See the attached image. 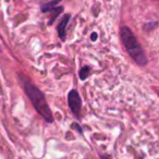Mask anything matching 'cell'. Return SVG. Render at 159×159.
I'll use <instances>...</instances> for the list:
<instances>
[{"mask_svg": "<svg viewBox=\"0 0 159 159\" xmlns=\"http://www.w3.org/2000/svg\"><path fill=\"white\" fill-rule=\"evenodd\" d=\"M19 79H20V82L22 83V86L25 91V94L29 96L30 100H31V102L33 104L36 111H37V112L44 118L45 121H47L48 123L53 122L52 112H51L50 108H49V105L47 104L46 97H45L44 93L23 74H19Z\"/></svg>", "mask_w": 159, "mask_h": 159, "instance_id": "obj_1", "label": "cell"}, {"mask_svg": "<svg viewBox=\"0 0 159 159\" xmlns=\"http://www.w3.org/2000/svg\"><path fill=\"white\" fill-rule=\"evenodd\" d=\"M120 35L121 39L125 47L126 51L131 56L133 60L136 62L139 66H144L147 63V57L145 55V51L143 50L142 46L139 45L137 38L133 34V32L128 26H122L120 30Z\"/></svg>", "mask_w": 159, "mask_h": 159, "instance_id": "obj_2", "label": "cell"}, {"mask_svg": "<svg viewBox=\"0 0 159 159\" xmlns=\"http://www.w3.org/2000/svg\"><path fill=\"white\" fill-rule=\"evenodd\" d=\"M68 104L73 115L76 118H80L79 115H80V110H81V107H82V102H81V97H80L79 93L75 89H72L69 93Z\"/></svg>", "mask_w": 159, "mask_h": 159, "instance_id": "obj_3", "label": "cell"}, {"mask_svg": "<svg viewBox=\"0 0 159 159\" xmlns=\"http://www.w3.org/2000/svg\"><path fill=\"white\" fill-rule=\"evenodd\" d=\"M70 14H66V16H62L61 21L59 22L57 26V31L58 34H59V37L61 38L62 40L66 39V25H68L69 21H70Z\"/></svg>", "mask_w": 159, "mask_h": 159, "instance_id": "obj_4", "label": "cell"}, {"mask_svg": "<svg viewBox=\"0 0 159 159\" xmlns=\"http://www.w3.org/2000/svg\"><path fill=\"white\" fill-rule=\"evenodd\" d=\"M91 71H92V69L89 68V66H82V68L80 69V72H79V76H80V79L82 80V81H84V80H86L87 77H89V75L91 74Z\"/></svg>", "mask_w": 159, "mask_h": 159, "instance_id": "obj_5", "label": "cell"}, {"mask_svg": "<svg viewBox=\"0 0 159 159\" xmlns=\"http://www.w3.org/2000/svg\"><path fill=\"white\" fill-rule=\"evenodd\" d=\"M60 1H61V0H52V1H50V2L45 3V5L42 6V11L43 12L51 11V10H52L53 8H56V6H57L58 3L60 2Z\"/></svg>", "mask_w": 159, "mask_h": 159, "instance_id": "obj_6", "label": "cell"}, {"mask_svg": "<svg viewBox=\"0 0 159 159\" xmlns=\"http://www.w3.org/2000/svg\"><path fill=\"white\" fill-rule=\"evenodd\" d=\"M72 128H73V129H76V131H77L79 133H82V129L80 128V126H77V124L73 123V124H72Z\"/></svg>", "mask_w": 159, "mask_h": 159, "instance_id": "obj_7", "label": "cell"}, {"mask_svg": "<svg viewBox=\"0 0 159 159\" xmlns=\"http://www.w3.org/2000/svg\"><path fill=\"white\" fill-rule=\"evenodd\" d=\"M96 37H97V34H96V33L92 34V40H96Z\"/></svg>", "mask_w": 159, "mask_h": 159, "instance_id": "obj_8", "label": "cell"}, {"mask_svg": "<svg viewBox=\"0 0 159 159\" xmlns=\"http://www.w3.org/2000/svg\"><path fill=\"white\" fill-rule=\"evenodd\" d=\"M104 159H109V156H106V157H104Z\"/></svg>", "mask_w": 159, "mask_h": 159, "instance_id": "obj_9", "label": "cell"}]
</instances>
